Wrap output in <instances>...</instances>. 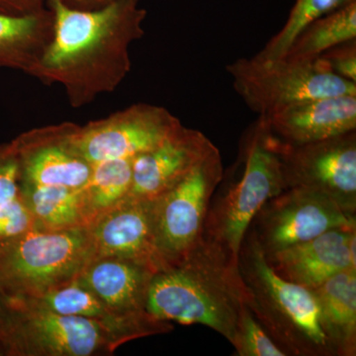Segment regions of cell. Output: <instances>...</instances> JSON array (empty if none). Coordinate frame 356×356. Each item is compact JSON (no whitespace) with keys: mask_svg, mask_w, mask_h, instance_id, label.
<instances>
[{"mask_svg":"<svg viewBox=\"0 0 356 356\" xmlns=\"http://www.w3.org/2000/svg\"><path fill=\"white\" fill-rule=\"evenodd\" d=\"M47 7L53 37L29 76L60 86L74 108L113 92L132 67L131 46L145 35L147 11L131 0L89 10L64 0H48Z\"/></svg>","mask_w":356,"mask_h":356,"instance_id":"1","label":"cell"},{"mask_svg":"<svg viewBox=\"0 0 356 356\" xmlns=\"http://www.w3.org/2000/svg\"><path fill=\"white\" fill-rule=\"evenodd\" d=\"M250 299L238 262L202 236L181 261L154 274L146 308L166 322L206 325L232 343Z\"/></svg>","mask_w":356,"mask_h":356,"instance_id":"2","label":"cell"},{"mask_svg":"<svg viewBox=\"0 0 356 356\" xmlns=\"http://www.w3.org/2000/svg\"><path fill=\"white\" fill-rule=\"evenodd\" d=\"M238 264L252 296L248 308L288 356H334L321 327L313 290L278 275L250 229Z\"/></svg>","mask_w":356,"mask_h":356,"instance_id":"3","label":"cell"},{"mask_svg":"<svg viewBox=\"0 0 356 356\" xmlns=\"http://www.w3.org/2000/svg\"><path fill=\"white\" fill-rule=\"evenodd\" d=\"M243 170L217 200H211L203 238L238 262L250 222L262 206L287 189L273 136L261 117L243 144Z\"/></svg>","mask_w":356,"mask_h":356,"instance_id":"4","label":"cell"},{"mask_svg":"<svg viewBox=\"0 0 356 356\" xmlns=\"http://www.w3.org/2000/svg\"><path fill=\"white\" fill-rule=\"evenodd\" d=\"M95 257L86 227L30 229L0 245V290L6 296L36 298L76 281Z\"/></svg>","mask_w":356,"mask_h":356,"instance_id":"5","label":"cell"},{"mask_svg":"<svg viewBox=\"0 0 356 356\" xmlns=\"http://www.w3.org/2000/svg\"><path fill=\"white\" fill-rule=\"evenodd\" d=\"M117 348L93 321L62 315L32 299L0 297V356L111 355Z\"/></svg>","mask_w":356,"mask_h":356,"instance_id":"6","label":"cell"},{"mask_svg":"<svg viewBox=\"0 0 356 356\" xmlns=\"http://www.w3.org/2000/svg\"><path fill=\"white\" fill-rule=\"evenodd\" d=\"M234 88L261 116L301 100L356 95V83L336 76L322 57L309 60L241 58L227 65Z\"/></svg>","mask_w":356,"mask_h":356,"instance_id":"7","label":"cell"},{"mask_svg":"<svg viewBox=\"0 0 356 356\" xmlns=\"http://www.w3.org/2000/svg\"><path fill=\"white\" fill-rule=\"evenodd\" d=\"M222 178L216 149L182 181L153 200L154 240L163 269L181 261L200 242L211 200Z\"/></svg>","mask_w":356,"mask_h":356,"instance_id":"8","label":"cell"},{"mask_svg":"<svg viewBox=\"0 0 356 356\" xmlns=\"http://www.w3.org/2000/svg\"><path fill=\"white\" fill-rule=\"evenodd\" d=\"M273 144L287 188L317 192L355 216V131L301 145L288 144L273 136Z\"/></svg>","mask_w":356,"mask_h":356,"instance_id":"9","label":"cell"},{"mask_svg":"<svg viewBox=\"0 0 356 356\" xmlns=\"http://www.w3.org/2000/svg\"><path fill=\"white\" fill-rule=\"evenodd\" d=\"M355 227L356 216L331 199L308 189L287 188L262 206L248 229L268 255L331 229Z\"/></svg>","mask_w":356,"mask_h":356,"instance_id":"10","label":"cell"},{"mask_svg":"<svg viewBox=\"0 0 356 356\" xmlns=\"http://www.w3.org/2000/svg\"><path fill=\"white\" fill-rule=\"evenodd\" d=\"M182 124L165 107L138 103L79 125L76 142L92 165L109 159H133L159 147Z\"/></svg>","mask_w":356,"mask_h":356,"instance_id":"11","label":"cell"},{"mask_svg":"<svg viewBox=\"0 0 356 356\" xmlns=\"http://www.w3.org/2000/svg\"><path fill=\"white\" fill-rule=\"evenodd\" d=\"M72 122L31 129L11 140L19 163L21 184L81 189L93 165L76 142Z\"/></svg>","mask_w":356,"mask_h":356,"instance_id":"12","label":"cell"},{"mask_svg":"<svg viewBox=\"0 0 356 356\" xmlns=\"http://www.w3.org/2000/svg\"><path fill=\"white\" fill-rule=\"evenodd\" d=\"M95 257H112L163 270L154 240L153 200L128 195L86 227Z\"/></svg>","mask_w":356,"mask_h":356,"instance_id":"13","label":"cell"},{"mask_svg":"<svg viewBox=\"0 0 356 356\" xmlns=\"http://www.w3.org/2000/svg\"><path fill=\"white\" fill-rule=\"evenodd\" d=\"M216 149L202 132L182 125L159 147L132 159L129 195L154 200L182 181Z\"/></svg>","mask_w":356,"mask_h":356,"instance_id":"14","label":"cell"},{"mask_svg":"<svg viewBox=\"0 0 356 356\" xmlns=\"http://www.w3.org/2000/svg\"><path fill=\"white\" fill-rule=\"evenodd\" d=\"M154 274L147 267L128 259L95 257L76 281L122 320L135 324L159 325L166 321L154 317L146 308Z\"/></svg>","mask_w":356,"mask_h":356,"instance_id":"15","label":"cell"},{"mask_svg":"<svg viewBox=\"0 0 356 356\" xmlns=\"http://www.w3.org/2000/svg\"><path fill=\"white\" fill-rule=\"evenodd\" d=\"M259 117L273 136L288 144L318 142L356 131V95L301 100Z\"/></svg>","mask_w":356,"mask_h":356,"instance_id":"16","label":"cell"},{"mask_svg":"<svg viewBox=\"0 0 356 356\" xmlns=\"http://www.w3.org/2000/svg\"><path fill=\"white\" fill-rule=\"evenodd\" d=\"M355 228L334 229L307 242L266 255L271 268L283 280L314 289L336 274L356 269L350 252Z\"/></svg>","mask_w":356,"mask_h":356,"instance_id":"17","label":"cell"},{"mask_svg":"<svg viewBox=\"0 0 356 356\" xmlns=\"http://www.w3.org/2000/svg\"><path fill=\"white\" fill-rule=\"evenodd\" d=\"M29 299L62 315L86 318L97 323L113 339L118 348L134 339L168 334L175 327L170 322L143 325L122 320L115 316L102 300L76 280L36 298Z\"/></svg>","mask_w":356,"mask_h":356,"instance_id":"18","label":"cell"},{"mask_svg":"<svg viewBox=\"0 0 356 356\" xmlns=\"http://www.w3.org/2000/svg\"><path fill=\"white\" fill-rule=\"evenodd\" d=\"M312 290L321 327L334 356H355L356 269L341 271Z\"/></svg>","mask_w":356,"mask_h":356,"instance_id":"19","label":"cell"},{"mask_svg":"<svg viewBox=\"0 0 356 356\" xmlns=\"http://www.w3.org/2000/svg\"><path fill=\"white\" fill-rule=\"evenodd\" d=\"M53 31L54 14L49 7L23 15L0 13V69L29 76L43 57Z\"/></svg>","mask_w":356,"mask_h":356,"instance_id":"20","label":"cell"},{"mask_svg":"<svg viewBox=\"0 0 356 356\" xmlns=\"http://www.w3.org/2000/svg\"><path fill=\"white\" fill-rule=\"evenodd\" d=\"M132 159H109L93 165L88 184L81 189L79 206L84 227L108 212L130 193Z\"/></svg>","mask_w":356,"mask_h":356,"instance_id":"21","label":"cell"},{"mask_svg":"<svg viewBox=\"0 0 356 356\" xmlns=\"http://www.w3.org/2000/svg\"><path fill=\"white\" fill-rule=\"evenodd\" d=\"M81 189L21 184L35 229L60 231L84 227L79 206Z\"/></svg>","mask_w":356,"mask_h":356,"instance_id":"22","label":"cell"},{"mask_svg":"<svg viewBox=\"0 0 356 356\" xmlns=\"http://www.w3.org/2000/svg\"><path fill=\"white\" fill-rule=\"evenodd\" d=\"M356 39V1L313 21L292 42L284 58L309 60Z\"/></svg>","mask_w":356,"mask_h":356,"instance_id":"23","label":"cell"},{"mask_svg":"<svg viewBox=\"0 0 356 356\" xmlns=\"http://www.w3.org/2000/svg\"><path fill=\"white\" fill-rule=\"evenodd\" d=\"M35 229L21 191L19 163L11 142L0 144V245Z\"/></svg>","mask_w":356,"mask_h":356,"instance_id":"24","label":"cell"},{"mask_svg":"<svg viewBox=\"0 0 356 356\" xmlns=\"http://www.w3.org/2000/svg\"><path fill=\"white\" fill-rule=\"evenodd\" d=\"M356 0H296L286 22L275 36L269 40L257 57L264 60H277L284 57L299 33L325 14L348 6Z\"/></svg>","mask_w":356,"mask_h":356,"instance_id":"25","label":"cell"},{"mask_svg":"<svg viewBox=\"0 0 356 356\" xmlns=\"http://www.w3.org/2000/svg\"><path fill=\"white\" fill-rule=\"evenodd\" d=\"M238 356H288L248 308L243 309L231 343Z\"/></svg>","mask_w":356,"mask_h":356,"instance_id":"26","label":"cell"},{"mask_svg":"<svg viewBox=\"0 0 356 356\" xmlns=\"http://www.w3.org/2000/svg\"><path fill=\"white\" fill-rule=\"evenodd\" d=\"M320 57L336 76L356 83V39L337 44Z\"/></svg>","mask_w":356,"mask_h":356,"instance_id":"27","label":"cell"},{"mask_svg":"<svg viewBox=\"0 0 356 356\" xmlns=\"http://www.w3.org/2000/svg\"><path fill=\"white\" fill-rule=\"evenodd\" d=\"M48 0H0V13L23 15L47 8Z\"/></svg>","mask_w":356,"mask_h":356,"instance_id":"28","label":"cell"},{"mask_svg":"<svg viewBox=\"0 0 356 356\" xmlns=\"http://www.w3.org/2000/svg\"><path fill=\"white\" fill-rule=\"evenodd\" d=\"M67 6L76 9H96L100 7L108 6L117 1H124V0H64ZM131 1L139 2V0H131Z\"/></svg>","mask_w":356,"mask_h":356,"instance_id":"29","label":"cell"},{"mask_svg":"<svg viewBox=\"0 0 356 356\" xmlns=\"http://www.w3.org/2000/svg\"><path fill=\"white\" fill-rule=\"evenodd\" d=\"M1 295H2L1 290H0V297H1Z\"/></svg>","mask_w":356,"mask_h":356,"instance_id":"30","label":"cell"}]
</instances>
